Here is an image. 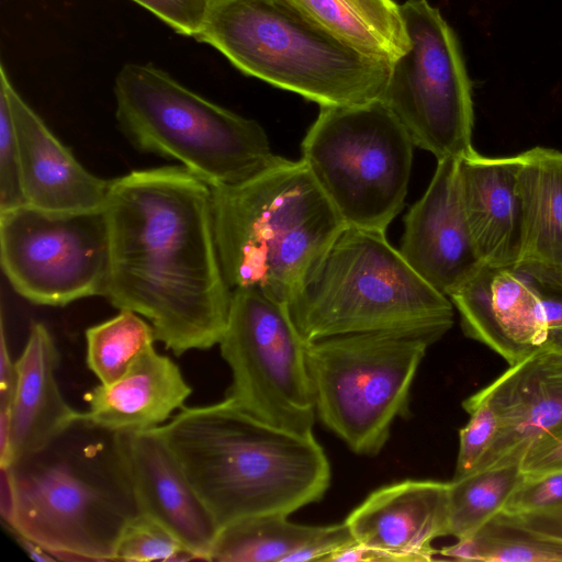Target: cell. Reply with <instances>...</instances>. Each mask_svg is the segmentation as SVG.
Instances as JSON below:
<instances>
[{"label": "cell", "mask_w": 562, "mask_h": 562, "mask_svg": "<svg viewBox=\"0 0 562 562\" xmlns=\"http://www.w3.org/2000/svg\"><path fill=\"white\" fill-rule=\"evenodd\" d=\"M515 270L539 295L549 329L562 327V267L521 262Z\"/></svg>", "instance_id": "cell-32"}, {"label": "cell", "mask_w": 562, "mask_h": 562, "mask_svg": "<svg viewBox=\"0 0 562 562\" xmlns=\"http://www.w3.org/2000/svg\"><path fill=\"white\" fill-rule=\"evenodd\" d=\"M19 145L25 204L48 212H82L104 206L111 180L87 170L72 151L21 98L0 68Z\"/></svg>", "instance_id": "cell-18"}, {"label": "cell", "mask_w": 562, "mask_h": 562, "mask_svg": "<svg viewBox=\"0 0 562 562\" xmlns=\"http://www.w3.org/2000/svg\"><path fill=\"white\" fill-rule=\"evenodd\" d=\"M114 94L120 128L137 150L177 160L210 187L248 181L279 158L257 121L206 100L153 66L126 64Z\"/></svg>", "instance_id": "cell-7"}, {"label": "cell", "mask_w": 562, "mask_h": 562, "mask_svg": "<svg viewBox=\"0 0 562 562\" xmlns=\"http://www.w3.org/2000/svg\"><path fill=\"white\" fill-rule=\"evenodd\" d=\"M195 38L244 74L319 106L380 99L392 66L337 38L289 0H211Z\"/></svg>", "instance_id": "cell-5"}, {"label": "cell", "mask_w": 562, "mask_h": 562, "mask_svg": "<svg viewBox=\"0 0 562 562\" xmlns=\"http://www.w3.org/2000/svg\"><path fill=\"white\" fill-rule=\"evenodd\" d=\"M191 393L178 364L157 352L153 344L116 381L100 383L85 394L83 418L114 434L154 429L184 407Z\"/></svg>", "instance_id": "cell-20"}, {"label": "cell", "mask_w": 562, "mask_h": 562, "mask_svg": "<svg viewBox=\"0 0 562 562\" xmlns=\"http://www.w3.org/2000/svg\"><path fill=\"white\" fill-rule=\"evenodd\" d=\"M0 257L13 290L33 304L104 297L110 272L104 206L48 212L24 204L0 212Z\"/></svg>", "instance_id": "cell-12"}, {"label": "cell", "mask_w": 562, "mask_h": 562, "mask_svg": "<svg viewBox=\"0 0 562 562\" xmlns=\"http://www.w3.org/2000/svg\"><path fill=\"white\" fill-rule=\"evenodd\" d=\"M484 390L501 427L475 471L519 463L536 441L562 427V348L547 342Z\"/></svg>", "instance_id": "cell-16"}, {"label": "cell", "mask_w": 562, "mask_h": 562, "mask_svg": "<svg viewBox=\"0 0 562 562\" xmlns=\"http://www.w3.org/2000/svg\"><path fill=\"white\" fill-rule=\"evenodd\" d=\"M497 515L537 535L562 540V506L547 513L528 516Z\"/></svg>", "instance_id": "cell-35"}, {"label": "cell", "mask_w": 562, "mask_h": 562, "mask_svg": "<svg viewBox=\"0 0 562 562\" xmlns=\"http://www.w3.org/2000/svg\"><path fill=\"white\" fill-rule=\"evenodd\" d=\"M307 341L290 308L255 289H234L218 342L232 372L225 398L255 417L301 434L316 417Z\"/></svg>", "instance_id": "cell-10"}, {"label": "cell", "mask_w": 562, "mask_h": 562, "mask_svg": "<svg viewBox=\"0 0 562 562\" xmlns=\"http://www.w3.org/2000/svg\"><path fill=\"white\" fill-rule=\"evenodd\" d=\"M547 342L562 348V327L550 329Z\"/></svg>", "instance_id": "cell-38"}, {"label": "cell", "mask_w": 562, "mask_h": 562, "mask_svg": "<svg viewBox=\"0 0 562 562\" xmlns=\"http://www.w3.org/2000/svg\"><path fill=\"white\" fill-rule=\"evenodd\" d=\"M449 299L460 315L463 334L509 366L548 341L542 302L515 269L484 263Z\"/></svg>", "instance_id": "cell-14"}, {"label": "cell", "mask_w": 562, "mask_h": 562, "mask_svg": "<svg viewBox=\"0 0 562 562\" xmlns=\"http://www.w3.org/2000/svg\"><path fill=\"white\" fill-rule=\"evenodd\" d=\"M520 157L518 183L525 216L520 263L562 267V151L533 147Z\"/></svg>", "instance_id": "cell-23"}, {"label": "cell", "mask_w": 562, "mask_h": 562, "mask_svg": "<svg viewBox=\"0 0 562 562\" xmlns=\"http://www.w3.org/2000/svg\"><path fill=\"white\" fill-rule=\"evenodd\" d=\"M400 10L408 50L391 66L381 100L414 146L438 160L473 150L472 86L458 38L427 0H406Z\"/></svg>", "instance_id": "cell-11"}, {"label": "cell", "mask_w": 562, "mask_h": 562, "mask_svg": "<svg viewBox=\"0 0 562 562\" xmlns=\"http://www.w3.org/2000/svg\"><path fill=\"white\" fill-rule=\"evenodd\" d=\"M398 250L426 282L448 297L484 265L465 218L458 159L437 161L426 192L404 217Z\"/></svg>", "instance_id": "cell-13"}, {"label": "cell", "mask_w": 562, "mask_h": 562, "mask_svg": "<svg viewBox=\"0 0 562 562\" xmlns=\"http://www.w3.org/2000/svg\"><path fill=\"white\" fill-rule=\"evenodd\" d=\"M449 482L405 480L373 491L344 520L355 540L390 561H431L448 533Z\"/></svg>", "instance_id": "cell-17"}, {"label": "cell", "mask_w": 562, "mask_h": 562, "mask_svg": "<svg viewBox=\"0 0 562 562\" xmlns=\"http://www.w3.org/2000/svg\"><path fill=\"white\" fill-rule=\"evenodd\" d=\"M85 336L87 366L101 384L121 378L156 340L153 326L140 315L125 310L87 328Z\"/></svg>", "instance_id": "cell-26"}, {"label": "cell", "mask_w": 562, "mask_h": 562, "mask_svg": "<svg viewBox=\"0 0 562 562\" xmlns=\"http://www.w3.org/2000/svg\"><path fill=\"white\" fill-rule=\"evenodd\" d=\"M355 541L345 521L328 526L292 522L286 515H260L220 529L210 561H326Z\"/></svg>", "instance_id": "cell-22"}, {"label": "cell", "mask_w": 562, "mask_h": 562, "mask_svg": "<svg viewBox=\"0 0 562 562\" xmlns=\"http://www.w3.org/2000/svg\"><path fill=\"white\" fill-rule=\"evenodd\" d=\"M20 548L34 561L40 562H52L57 561L53 555H50L46 550H44L38 543L33 541L32 539L20 535L18 532L9 531Z\"/></svg>", "instance_id": "cell-37"}, {"label": "cell", "mask_w": 562, "mask_h": 562, "mask_svg": "<svg viewBox=\"0 0 562 562\" xmlns=\"http://www.w3.org/2000/svg\"><path fill=\"white\" fill-rule=\"evenodd\" d=\"M562 506V471L525 476L516 486L498 514L528 516L542 514Z\"/></svg>", "instance_id": "cell-31"}, {"label": "cell", "mask_w": 562, "mask_h": 562, "mask_svg": "<svg viewBox=\"0 0 562 562\" xmlns=\"http://www.w3.org/2000/svg\"><path fill=\"white\" fill-rule=\"evenodd\" d=\"M520 154L490 158L473 150L458 159L462 205L484 263L515 269L525 247V216L518 183Z\"/></svg>", "instance_id": "cell-19"}, {"label": "cell", "mask_w": 562, "mask_h": 562, "mask_svg": "<svg viewBox=\"0 0 562 562\" xmlns=\"http://www.w3.org/2000/svg\"><path fill=\"white\" fill-rule=\"evenodd\" d=\"M430 346L394 333L335 335L307 344L316 416L350 450L378 454L408 414L415 374Z\"/></svg>", "instance_id": "cell-9"}, {"label": "cell", "mask_w": 562, "mask_h": 562, "mask_svg": "<svg viewBox=\"0 0 562 562\" xmlns=\"http://www.w3.org/2000/svg\"><path fill=\"white\" fill-rule=\"evenodd\" d=\"M199 560L168 528L139 513L123 528L116 543L114 561L180 562Z\"/></svg>", "instance_id": "cell-28"}, {"label": "cell", "mask_w": 562, "mask_h": 562, "mask_svg": "<svg viewBox=\"0 0 562 562\" xmlns=\"http://www.w3.org/2000/svg\"><path fill=\"white\" fill-rule=\"evenodd\" d=\"M157 429L218 531L252 516H289L321 501L330 484L313 432L269 424L227 398L184 406Z\"/></svg>", "instance_id": "cell-2"}, {"label": "cell", "mask_w": 562, "mask_h": 562, "mask_svg": "<svg viewBox=\"0 0 562 562\" xmlns=\"http://www.w3.org/2000/svg\"><path fill=\"white\" fill-rule=\"evenodd\" d=\"M462 406L469 414V420L459 431V450L452 479L467 476L476 470L501 427L498 411L484 387L465 398Z\"/></svg>", "instance_id": "cell-29"}, {"label": "cell", "mask_w": 562, "mask_h": 562, "mask_svg": "<svg viewBox=\"0 0 562 562\" xmlns=\"http://www.w3.org/2000/svg\"><path fill=\"white\" fill-rule=\"evenodd\" d=\"M327 32L366 55L394 63L409 48L393 0H289Z\"/></svg>", "instance_id": "cell-24"}, {"label": "cell", "mask_w": 562, "mask_h": 562, "mask_svg": "<svg viewBox=\"0 0 562 562\" xmlns=\"http://www.w3.org/2000/svg\"><path fill=\"white\" fill-rule=\"evenodd\" d=\"M104 297L144 317L176 356L218 345L232 289L218 257L212 188L181 165L111 180Z\"/></svg>", "instance_id": "cell-1"}, {"label": "cell", "mask_w": 562, "mask_h": 562, "mask_svg": "<svg viewBox=\"0 0 562 562\" xmlns=\"http://www.w3.org/2000/svg\"><path fill=\"white\" fill-rule=\"evenodd\" d=\"M116 437L140 513L168 528L199 560L210 561L218 527L158 429Z\"/></svg>", "instance_id": "cell-15"}, {"label": "cell", "mask_w": 562, "mask_h": 562, "mask_svg": "<svg viewBox=\"0 0 562 562\" xmlns=\"http://www.w3.org/2000/svg\"><path fill=\"white\" fill-rule=\"evenodd\" d=\"M24 204L15 126L7 94L0 88V212Z\"/></svg>", "instance_id": "cell-30"}, {"label": "cell", "mask_w": 562, "mask_h": 562, "mask_svg": "<svg viewBox=\"0 0 562 562\" xmlns=\"http://www.w3.org/2000/svg\"><path fill=\"white\" fill-rule=\"evenodd\" d=\"M3 468L14 497L9 531L57 561H114L124 526L140 513L116 434L82 417L45 448Z\"/></svg>", "instance_id": "cell-3"}, {"label": "cell", "mask_w": 562, "mask_h": 562, "mask_svg": "<svg viewBox=\"0 0 562 562\" xmlns=\"http://www.w3.org/2000/svg\"><path fill=\"white\" fill-rule=\"evenodd\" d=\"M304 339L394 333L439 340L453 325L450 299L426 282L385 233L346 226L289 305Z\"/></svg>", "instance_id": "cell-6"}, {"label": "cell", "mask_w": 562, "mask_h": 562, "mask_svg": "<svg viewBox=\"0 0 562 562\" xmlns=\"http://www.w3.org/2000/svg\"><path fill=\"white\" fill-rule=\"evenodd\" d=\"M16 362L18 382L11 407L9 463L38 451L82 419L64 397L56 371L59 353L48 328L30 326Z\"/></svg>", "instance_id": "cell-21"}, {"label": "cell", "mask_w": 562, "mask_h": 562, "mask_svg": "<svg viewBox=\"0 0 562 562\" xmlns=\"http://www.w3.org/2000/svg\"><path fill=\"white\" fill-rule=\"evenodd\" d=\"M414 144L381 99L322 105L301 159L346 226L385 233L408 190Z\"/></svg>", "instance_id": "cell-8"}, {"label": "cell", "mask_w": 562, "mask_h": 562, "mask_svg": "<svg viewBox=\"0 0 562 562\" xmlns=\"http://www.w3.org/2000/svg\"><path fill=\"white\" fill-rule=\"evenodd\" d=\"M519 464L525 476L562 471V427L536 441Z\"/></svg>", "instance_id": "cell-34"}, {"label": "cell", "mask_w": 562, "mask_h": 562, "mask_svg": "<svg viewBox=\"0 0 562 562\" xmlns=\"http://www.w3.org/2000/svg\"><path fill=\"white\" fill-rule=\"evenodd\" d=\"M471 538L476 561L562 562V540L537 535L499 515Z\"/></svg>", "instance_id": "cell-27"}, {"label": "cell", "mask_w": 562, "mask_h": 562, "mask_svg": "<svg viewBox=\"0 0 562 562\" xmlns=\"http://www.w3.org/2000/svg\"><path fill=\"white\" fill-rule=\"evenodd\" d=\"M18 382L16 362L11 358L7 344L3 318L0 330V409L12 407Z\"/></svg>", "instance_id": "cell-36"}, {"label": "cell", "mask_w": 562, "mask_h": 562, "mask_svg": "<svg viewBox=\"0 0 562 562\" xmlns=\"http://www.w3.org/2000/svg\"><path fill=\"white\" fill-rule=\"evenodd\" d=\"M524 479L519 463L482 469L449 481L448 533L456 539L475 535L502 512Z\"/></svg>", "instance_id": "cell-25"}, {"label": "cell", "mask_w": 562, "mask_h": 562, "mask_svg": "<svg viewBox=\"0 0 562 562\" xmlns=\"http://www.w3.org/2000/svg\"><path fill=\"white\" fill-rule=\"evenodd\" d=\"M180 34L195 37L211 0H132Z\"/></svg>", "instance_id": "cell-33"}, {"label": "cell", "mask_w": 562, "mask_h": 562, "mask_svg": "<svg viewBox=\"0 0 562 562\" xmlns=\"http://www.w3.org/2000/svg\"><path fill=\"white\" fill-rule=\"evenodd\" d=\"M216 246L228 286L290 305L346 224L306 164L279 158L243 183L211 187Z\"/></svg>", "instance_id": "cell-4"}]
</instances>
